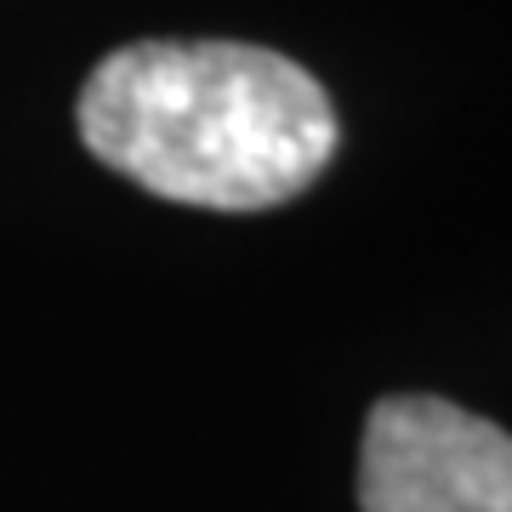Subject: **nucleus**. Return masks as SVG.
<instances>
[{
	"mask_svg": "<svg viewBox=\"0 0 512 512\" xmlns=\"http://www.w3.org/2000/svg\"><path fill=\"white\" fill-rule=\"evenodd\" d=\"M365 512H512V433L439 399H376L359 439Z\"/></svg>",
	"mask_w": 512,
	"mask_h": 512,
	"instance_id": "2",
	"label": "nucleus"
},
{
	"mask_svg": "<svg viewBox=\"0 0 512 512\" xmlns=\"http://www.w3.org/2000/svg\"><path fill=\"white\" fill-rule=\"evenodd\" d=\"M74 126L109 171L194 211L296 200L342 143L325 86L245 40L120 46L92 69Z\"/></svg>",
	"mask_w": 512,
	"mask_h": 512,
	"instance_id": "1",
	"label": "nucleus"
}]
</instances>
